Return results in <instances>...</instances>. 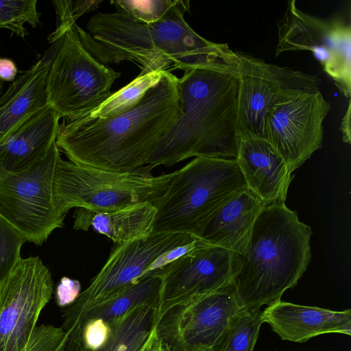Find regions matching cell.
Instances as JSON below:
<instances>
[{
	"label": "cell",
	"instance_id": "1",
	"mask_svg": "<svg viewBox=\"0 0 351 351\" xmlns=\"http://www.w3.org/2000/svg\"><path fill=\"white\" fill-rule=\"evenodd\" d=\"M181 115L178 77L161 80L132 108L112 117L60 125L56 145L70 161L125 172L145 167L161 138Z\"/></svg>",
	"mask_w": 351,
	"mask_h": 351
},
{
	"label": "cell",
	"instance_id": "2",
	"mask_svg": "<svg viewBox=\"0 0 351 351\" xmlns=\"http://www.w3.org/2000/svg\"><path fill=\"white\" fill-rule=\"evenodd\" d=\"M189 1L179 0L162 20L145 24L130 15L97 12L86 25L76 24L84 47L104 64L131 61L142 73L164 71L224 62L236 64L237 51L226 43L211 42L196 33L186 22Z\"/></svg>",
	"mask_w": 351,
	"mask_h": 351
},
{
	"label": "cell",
	"instance_id": "3",
	"mask_svg": "<svg viewBox=\"0 0 351 351\" xmlns=\"http://www.w3.org/2000/svg\"><path fill=\"white\" fill-rule=\"evenodd\" d=\"M237 63L219 62L184 70L178 78L181 115L161 138L145 169L169 167L186 158L236 160L239 79Z\"/></svg>",
	"mask_w": 351,
	"mask_h": 351
},
{
	"label": "cell",
	"instance_id": "4",
	"mask_svg": "<svg viewBox=\"0 0 351 351\" xmlns=\"http://www.w3.org/2000/svg\"><path fill=\"white\" fill-rule=\"evenodd\" d=\"M312 234L285 204L263 206L245 253L237 254L232 284L243 308L261 309L298 284L311 261Z\"/></svg>",
	"mask_w": 351,
	"mask_h": 351
},
{
	"label": "cell",
	"instance_id": "5",
	"mask_svg": "<svg viewBox=\"0 0 351 351\" xmlns=\"http://www.w3.org/2000/svg\"><path fill=\"white\" fill-rule=\"evenodd\" d=\"M247 186L236 160L195 157L176 171L153 205L155 232L198 236L211 215Z\"/></svg>",
	"mask_w": 351,
	"mask_h": 351
},
{
	"label": "cell",
	"instance_id": "6",
	"mask_svg": "<svg viewBox=\"0 0 351 351\" xmlns=\"http://www.w3.org/2000/svg\"><path fill=\"white\" fill-rule=\"evenodd\" d=\"M175 173L154 176L145 167L131 171H110L60 157L52 182L53 208L57 217L64 221L75 207L102 213L142 202L153 204L166 191Z\"/></svg>",
	"mask_w": 351,
	"mask_h": 351
},
{
	"label": "cell",
	"instance_id": "7",
	"mask_svg": "<svg viewBox=\"0 0 351 351\" xmlns=\"http://www.w3.org/2000/svg\"><path fill=\"white\" fill-rule=\"evenodd\" d=\"M76 23L66 30L47 78V103L60 118L77 119L98 108L112 93L121 73L99 62L82 44Z\"/></svg>",
	"mask_w": 351,
	"mask_h": 351
},
{
	"label": "cell",
	"instance_id": "8",
	"mask_svg": "<svg viewBox=\"0 0 351 351\" xmlns=\"http://www.w3.org/2000/svg\"><path fill=\"white\" fill-rule=\"evenodd\" d=\"M60 157L55 143L34 165L0 178V215L36 245L64 224L52 198L53 172Z\"/></svg>",
	"mask_w": 351,
	"mask_h": 351
},
{
	"label": "cell",
	"instance_id": "9",
	"mask_svg": "<svg viewBox=\"0 0 351 351\" xmlns=\"http://www.w3.org/2000/svg\"><path fill=\"white\" fill-rule=\"evenodd\" d=\"M275 55L309 51L347 98L351 95V27L343 19L325 20L307 14L288 1L277 23Z\"/></svg>",
	"mask_w": 351,
	"mask_h": 351
},
{
	"label": "cell",
	"instance_id": "10",
	"mask_svg": "<svg viewBox=\"0 0 351 351\" xmlns=\"http://www.w3.org/2000/svg\"><path fill=\"white\" fill-rule=\"evenodd\" d=\"M243 308L233 284L158 315L156 331L170 351L216 350Z\"/></svg>",
	"mask_w": 351,
	"mask_h": 351
},
{
	"label": "cell",
	"instance_id": "11",
	"mask_svg": "<svg viewBox=\"0 0 351 351\" xmlns=\"http://www.w3.org/2000/svg\"><path fill=\"white\" fill-rule=\"evenodd\" d=\"M53 287L38 256L21 258L0 282V351H22L27 346Z\"/></svg>",
	"mask_w": 351,
	"mask_h": 351
},
{
	"label": "cell",
	"instance_id": "12",
	"mask_svg": "<svg viewBox=\"0 0 351 351\" xmlns=\"http://www.w3.org/2000/svg\"><path fill=\"white\" fill-rule=\"evenodd\" d=\"M237 53L239 137L264 138L267 114L274 104L285 95L294 91L320 90L322 81L316 75Z\"/></svg>",
	"mask_w": 351,
	"mask_h": 351
},
{
	"label": "cell",
	"instance_id": "13",
	"mask_svg": "<svg viewBox=\"0 0 351 351\" xmlns=\"http://www.w3.org/2000/svg\"><path fill=\"white\" fill-rule=\"evenodd\" d=\"M330 104L320 90L294 91L271 108L265 137L293 173L322 146L323 123Z\"/></svg>",
	"mask_w": 351,
	"mask_h": 351
},
{
	"label": "cell",
	"instance_id": "14",
	"mask_svg": "<svg viewBox=\"0 0 351 351\" xmlns=\"http://www.w3.org/2000/svg\"><path fill=\"white\" fill-rule=\"evenodd\" d=\"M198 239L186 233L152 232L146 237L116 245L89 286L63 314L75 315L107 301L136 282L165 252Z\"/></svg>",
	"mask_w": 351,
	"mask_h": 351
},
{
	"label": "cell",
	"instance_id": "15",
	"mask_svg": "<svg viewBox=\"0 0 351 351\" xmlns=\"http://www.w3.org/2000/svg\"><path fill=\"white\" fill-rule=\"evenodd\" d=\"M237 259L236 253L209 245L152 271L162 280L159 315L176 304L200 298L232 284Z\"/></svg>",
	"mask_w": 351,
	"mask_h": 351
},
{
	"label": "cell",
	"instance_id": "16",
	"mask_svg": "<svg viewBox=\"0 0 351 351\" xmlns=\"http://www.w3.org/2000/svg\"><path fill=\"white\" fill-rule=\"evenodd\" d=\"M236 160L248 189L264 206L285 204L293 175L267 141L253 136H240Z\"/></svg>",
	"mask_w": 351,
	"mask_h": 351
},
{
	"label": "cell",
	"instance_id": "17",
	"mask_svg": "<svg viewBox=\"0 0 351 351\" xmlns=\"http://www.w3.org/2000/svg\"><path fill=\"white\" fill-rule=\"evenodd\" d=\"M264 323L282 340L304 343L324 334L351 335V310L332 311L282 301L262 311Z\"/></svg>",
	"mask_w": 351,
	"mask_h": 351
},
{
	"label": "cell",
	"instance_id": "18",
	"mask_svg": "<svg viewBox=\"0 0 351 351\" xmlns=\"http://www.w3.org/2000/svg\"><path fill=\"white\" fill-rule=\"evenodd\" d=\"M62 38L51 43L43 56L0 96V143L23 121L48 105V74Z\"/></svg>",
	"mask_w": 351,
	"mask_h": 351
},
{
	"label": "cell",
	"instance_id": "19",
	"mask_svg": "<svg viewBox=\"0 0 351 351\" xmlns=\"http://www.w3.org/2000/svg\"><path fill=\"white\" fill-rule=\"evenodd\" d=\"M60 118L47 105L23 121L0 143V178L41 160L56 143Z\"/></svg>",
	"mask_w": 351,
	"mask_h": 351
},
{
	"label": "cell",
	"instance_id": "20",
	"mask_svg": "<svg viewBox=\"0 0 351 351\" xmlns=\"http://www.w3.org/2000/svg\"><path fill=\"white\" fill-rule=\"evenodd\" d=\"M264 204L248 189L219 207L203 226L198 238L243 255L254 223Z\"/></svg>",
	"mask_w": 351,
	"mask_h": 351
},
{
	"label": "cell",
	"instance_id": "21",
	"mask_svg": "<svg viewBox=\"0 0 351 351\" xmlns=\"http://www.w3.org/2000/svg\"><path fill=\"white\" fill-rule=\"evenodd\" d=\"M156 213V208L149 202L102 213L77 208L73 215V228L87 231L92 227L119 245L152 232Z\"/></svg>",
	"mask_w": 351,
	"mask_h": 351
},
{
	"label": "cell",
	"instance_id": "22",
	"mask_svg": "<svg viewBox=\"0 0 351 351\" xmlns=\"http://www.w3.org/2000/svg\"><path fill=\"white\" fill-rule=\"evenodd\" d=\"M161 289V278L152 271L148 272L130 287L104 302L75 315L63 314V322L101 319L110 323L141 305L160 302Z\"/></svg>",
	"mask_w": 351,
	"mask_h": 351
},
{
	"label": "cell",
	"instance_id": "23",
	"mask_svg": "<svg viewBox=\"0 0 351 351\" xmlns=\"http://www.w3.org/2000/svg\"><path fill=\"white\" fill-rule=\"evenodd\" d=\"M160 302L141 305L109 323L106 342L95 351H141L154 333Z\"/></svg>",
	"mask_w": 351,
	"mask_h": 351
},
{
	"label": "cell",
	"instance_id": "24",
	"mask_svg": "<svg viewBox=\"0 0 351 351\" xmlns=\"http://www.w3.org/2000/svg\"><path fill=\"white\" fill-rule=\"evenodd\" d=\"M164 71L141 73L131 82L112 95L98 108L77 119L87 121L120 114L137 104L144 95L162 78Z\"/></svg>",
	"mask_w": 351,
	"mask_h": 351
},
{
	"label": "cell",
	"instance_id": "25",
	"mask_svg": "<svg viewBox=\"0 0 351 351\" xmlns=\"http://www.w3.org/2000/svg\"><path fill=\"white\" fill-rule=\"evenodd\" d=\"M263 323L261 309L242 308L216 351H253Z\"/></svg>",
	"mask_w": 351,
	"mask_h": 351
},
{
	"label": "cell",
	"instance_id": "26",
	"mask_svg": "<svg viewBox=\"0 0 351 351\" xmlns=\"http://www.w3.org/2000/svg\"><path fill=\"white\" fill-rule=\"evenodd\" d=\"M37 0H0V29H8L24 38L25 24L35 27L40 23Z\"/></svg>",
	"mask_w": 351,
	"mask_h": 351
},
{
	"label": "cell",
	"instance_id": "27",
	"mask_svg": "<svg viewBox=\"0 0 351 351\" xmlns=\"http://www.w3.org/2000/svg\"><path fill=\"white\" fill-rule=\"evenodd\" d=\"M179 0H113L118 12H124L134 19L150 24L164 19L178 4Z\"/></svg>",
	"mask_w": 351,
	"mask_h": 351
},
{
	"label": "cell",
	"instance_id": "28",
	"mask_svg": "<svg viewBox=\"0 0 351 351\" xmlns=\"http://www.w3.org/2000/svg\"><path fill=\"white\" fill-rule=\"evenodd\" d=\"M26 241L24 234L0 215V282L22 258L21 249Z\"/></svg>",
	"mask_w": 351,
	"mask_h": 351
},
{
	"label": "cell",
	"instance_id": "29",
	"mask_svg": "<svg viewBox=\"0 0 351 351\" xmlns=\"http://www.w3.org/2000/svg\"><path fill=\"white\" fill-rule=\"evenodd\" d=\"M57 14L56 30L49 36V43H52L62 36L66 30L81 16L98 8L101 1H52Z\"/></svg>",
	"mask_w": 351,
	"mask_h": 351
},
{
	"label": "cell",
	"instance_id": "30",
	"mask_svg": "<svg viewBox=\"0 0 351 351\" xmlns=\"http://www.w3.org/2000/svg\"><path fill=\"white\" fill-rule=\"evenodd\" d=\"M64 337L65 332L61 327L42 324L35 328L22 351H56Z\"/></svg>",
	"mask_w": 351,
	"mask_h": 351
},
{
	"label": "cell",
	"instance_id": "31",
	"mask_svg": "<svg viewBox=\"0 0 351 351\" xmlns=\"http://www.w3.org/2000/svg\"><path fill=\"white\" fill-rule=\"evenodd\" d=\"M75 322L81 325L82 344L88 351L98 350L108 340L110 333L109 323L101 319H89L84 322Z\"/></svg>",
	"mask_w": 351,
	"mask_h": 351
},
{
	"label": "cell",
	"instance_id": "32",
	"mask_svg": "<svg viewBox=\"0 0 351 351\" xmlns=\"http://www.w3.org/2000/svg\"><path fill=\"white\" fill-rule=\"evenodd\" d=\"M209 245L202 239H198L191 243L166 251L151 263L143 275L166 266L193 250Z\"/></svg>",
	"mask_w": 351,
	"mask_h": 351
},
{
	"label": "cell",
	"instance_id": "33",
	"mask_svg": "<svg viewBox=\"0 0 351 351\" xmlns=\"http://www.w3.org/2000/svg\"><path fill=\"white\" fill-rule=\"evenodd\" d=\"M61 328L65 332V337L56 351H88L82 344V328L79 322L62 324Z\"/></svg>",
	"mask_w": 351,
	"mask_h": 351
},
{
	"label": "cell",
	"instance_id": "34",
	"mask_svg": "<svg viewBox=\"0 0 351 351\" xmlns=\"http://www.w3.org/2000/svg\"><path fill=\"white\" fill-rule=\"evenodd\" d=\"M80 283L78 280H72L67 277L61 279L57 287V300L60 306H64L73 304L80 292Z\"/></svg>",
	"mask_w": 351,
	"mask_h": 351
},
{
	"label": "cell",
	"instance_id": "35",
	"mask_svg": "<svg viewBox=\"0 0 351 351\" xmlns=\"http://www.w3.org/2000/svg\"><path fill=\"white\" fill-rule=\"evenodd\" d=\"M17 73V67L11 59L0 58V80L3 82H13Z\"/></svg>",
	"mask_w": 351,
	"mask_h": 351
},
{
	"label": "cell",
	"instance_id": "36",
	"mask_svg": "<svg viewBox=\"0 0 351 351\" xmlns=\"http://www.w3.org/2000/svg\"><path fill=\"white\" fill-rule=\"evenodd\" d=\"M141 351H170L157 335L156 329L152 337Z\"/></svg>",
	"mask_w": 351,
	"mask_h": 351
},
{
	"label": "cell",
	"instance_id": "37",
	"mask_svg": "<svg viewBox=\"0 0 351 351\" xmlns=\"http://www.w3.org/2000/svg\"><path fill=\"white\" fill-rule=\"evenodd\" d=\"M351 104L350 101H349V104L348 106L347 111L342 119L341 123V128L340 130L342 132L343 135V140L345 143L350 144L351 141L350 138V112H351Z\"/></svg>",
	"mask_w": 351,
	"mask_h": 351
},
{
	"label": "cell",
	"instance_id": "38",
	"mask_svg": "<svg viewBox=\"0 0 351 351\" xmlns=\"http://www.w3.org/2000/svg\"><path fill=\"white\" fill-rule=\"evenodd\" d=\"M3 82L0 80V96L2 95Z\"/></svg>",
	"mask_w": 351,
	"mask_h": 351
},
{
	"label": "cell",
	"instance_id": "39",
	"mask_svg": "<svg viewBox=\"0 0 351 351\" xmlns=\"http://www.w3.org/2000/svg\"><path fill=\"white\" fill-rule=\"evenodd\" d=\"M208 351H216V350H208Z\"/></svg>",
	"mask_w": 351,
	"mask_h": 351
}]
</instances>
